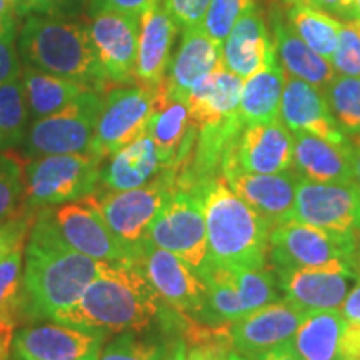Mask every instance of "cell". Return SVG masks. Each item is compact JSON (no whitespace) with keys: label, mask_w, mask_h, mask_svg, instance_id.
Masks as SVG:
<instances>
[{"label":"cell","mask_w":360,"mask_h":360,"mask_svg":"<svg viewBox=\"0 0 360 360\" xmlns=\"http://www.w3.org/2000/svg\"><path fill=\"white\" fill-rule=\"evenodd\" d=\"M22 315L53 321L82 297L107 262L80 254L58 232L52 209L35 214L24 247Z\"/></svg>","instance_id":"cell-1"},{"label":"cell","mask_w":360,"mask_h":360,"mask_svg":"<svg viewBox=\"0 0 360 360\" xmlns=\"http://www.w3.org/2000/svg\"><path fill=\"white\" fill-rule=\"evenodd\" d=\"M162 299L139 264L107 262L82 297L53 322L103 334L146 332L159 317Z\"/></svg>","instance_id":"cell-2"},{"label":"cell","mask_w":360,"mask_h":360,"mask_svg":"<svg viewBox=\"0 0 360 360\" xmlns=\"http://www.w3.org/2000/svg\"><path fill=\"white\" fill-rule=\"evenodd\" d=\"M207 227L209 262L224 267L265 269L270 227L232 191L222 175L197 192Z\"/></svg>","instance_id":"cell-3"},{"label":"cell","mask_w":360,"mask_h":360,"mask_svg":"<svg viewBox=\"0 0 360 360\" xmlns=\"http://www.w3.org/2000/svg\"><path fill=\"white\" fill-rule=\"evenodd\" d=\"M17 51L27 67L103 92L110 87L87 27L79 22L29 13L19 34Z\"/></svg>","instance_id":"cell-4"},{"label":"cell","mask_w":360,"mask_h":360,"mask_svg":"<svg viewBox=\"0 0 360 360\" xmlns=\"http://www.w3.org/2000/svg\"><path fill=\"white\" fill-rule=\"evenodd\" d=\"M102 159L85 154H52L29 159L24 165L25 207L32 212L94 195Z\"/></svg>","instance_id":"cell-5"},{"label":"cell","mask_w":360,"mask_h":360,"mask_svg":"<svg viewBox=\"0 0 360 360\" xmlns=\"http://www.w3.org/2000/svg\"><path fill=\"white\" fill-rule=\"evenodd\" d=\"M103 98V90L89 89L64 109L30 122L20 146L24 155L27 159H35L42 155L85 154L92 150Z\"/></svg>","instance_id":"cell-6"},{"label":"cell","mask_w":360,"mask_h":360,"mask_svg":"<svg viewBox=\"0 0 360 360\" xmlns=\"http://www.w3.org/2000/svg\"><path fill=\"white\" fill-rule=\"evenodd\" d=\"M269 260L272 269L357 262L360 260L359 233L334 232L297 220H285L270 229Z\"/></svg>","instance_id":"cell-7"},{"label":"cell","mask_w":360,"mask_h":360,"mask_svg":"<svg viewBox=\"0 0 360 360\" xmlns=\"http://www.w3.org/2000/svg\"><path fill=\"white\" fill-rule=\"evenodd\" d=\"M52 215L67 244L80 254L110 264L141 262L142 244L130 245L117 237L94 195L58 205Z\"/></svg>","instance_id":"cell-8"},{"label":"cell","mask_w":360,"mask_h":360,"mask_svg":"<svg viewBox=\"0 0 360 360\" xmlns=\"http://www.w3.org/2000/svg\"><path fill=\"white\" fill-rule=\"evenodd\" d=\"M155 102L157 89L137 84L107 89L90 152L105 160L117 150L143 137L155 110Z\"/></svg>","instance_id":"cell-9"},{"label":"cell","mask_w":360,"mask_h":360,"mask_svg":"<svg viewBox=\"0 0 360 360\" xmlns=\"http://www.w3.org/2000/svg\"><path fill=\"white\" fill-rule=\"evenodd\" d=\"M147 238L160 249L179 255L199 272L209 259L202 199L197 192L177 188L147 231Z\"/></svg>","instance_id":"cell-10"},{"label":"cell","mask_w":360,"mask_h":360,"mask_svg":"<svg viewBox=\"0 0 360 360\" xmlns=\"http://www.w3.org/2000/svg\"><path fill=\"white\" fill-rule=\"evenodd\" d=\"M177 172L165 169L146 186L130 191H107L96 197L103 219L112 232L130 245H141L160 209L175 191Z\"/></svg>","instance_id":"cell-11"},{"label":"cell","mask_w":360,"mask_h":360,"mask_svg":"<svg viewBox=\"0 0 360 360\" xmlns=\"http://www.w3.org/2000/svg\"><path fill=\"white\" fill-rule=\"evenodd\" d=\"M139 265L162 302L186 317L209 321L205 283L200 274L179 255L160 249L146 238L142 242Z\"/></svg>","instance_id":"cell-12"},{"label":"cell","mask_w":360,"mask_h":360,"mask_svg":"<svg viewBox=\"0 0 360 360\" xmlns=\"http://www.w3.org/2000/svg\"><path fill=\"white\" fill-rule=\"evenodd\" d=\"M272 270L276 272L283 300L305 312L339 310L360 276V260Z\"/></svg>","instance_id":"cell-13"},{"label":"cell","mask_w":360,"mask_h":360,"mask_svg":"<svg viewBox=\"0 0 360 360\" xmlns=\"http://www.w3.org/2000/svg\"><path fill=\"white\" fill-rule=\"evenodd\" d=\"M290 220L334 232L360 233V184L300 179Z\"/></svg>","instance_id":"cell-14"},{"label":"cell","mask_w":360,"mask_h":360,"mask_svg":"<svg viewBox=\"0 0 360 360\" xmlns=\"http://www.w3.org/2000/svg\"><path fill=\"white\" fill-rule=\"evenodd\" d=\"M139 19L129 13L103 11L90 15L87 30L105 77L112 85H135Z\"/></svg>","instance_id":"cell-15"},{"label":"cell","mask_w":360,"mask_h":360,"mask_svg":"<svg viewBox=\"0 0 360 360\" xmlns=\"http://www.w3.org/2000/svg\"><path fill=\"white\" fill-rule=\"evenodd\" d=\"M292 165L294 137L281 119L244 125L222 160V167H238L249 174H281Z\"/></svg>","instance_id":"cell-16"},{"label":"cell","mask_w":360,"mask_h":360,"mask_svg":"<svg viewBox=\"0 0 360 360\" xmlns=\"http://www.w3.org/2000/svg\"><path fill=\"white\" fill-rule=\"evenodd\" d=\"M105 335L53 321L34 323L15 332L13 350L20 360H98Z\"/></svg>","instance_id":"cell-17"},{"label":"cell","mask_w":360,"mask_h":360,"mask_svg":"<svg viewBox=\"0 0 360 360\" xmlns=\"http://www.w3.org/2000/svg\"><path fill=\"white\" fill-rule=\"evenodd\" d=\"M307 314L283 299L265 305L232 323L229 328L232 350L260 359L270 350L292 342Z\"/></svg>","instance_id":"cell-18"},{"label":"cell","mask_w":360,"mask_h":360,"mask_svg":"<svg viewBox=\"0 0 360 360\" xmlns=\"http://www.w3.org/2000/svg\"><path fill=\"white\" fill-rule=\"evenodd\" d=\"M233 192L254 209L269 227L290 220L294 212L299 174L287 170L281 174H249L236 169L224 174Z\"/></svg>","instance_id":"cell-19"},{"label":"cell","mask_w":360,"mask_h":360,"mask_svg":"<svg viewBox=\"0 0 360 360\" xmlns=\"http://www.w3.org/2000/svg\"><path fill=\"white\" fill-rule=\"evenodd\" d=\"M281 120L290 132H307L337 146L352 141L342 132L322 90L287 75L281 102Z\"/></svg>","instance_id":"cell-20"},{"label":"cell","mask_w":360,"mask_h":360,"mask_svg":"<svg viewBox=\"0 0 360 360\" xmlns=\"http://www.w3.org/2000/svg\"><path fill=\"white\" fill-rule=\"evenodd\" d=\"M278 60L264 12L255 6L247 8L224 40L222 62L240 79H249Z\"/></svg>","instance_id":"cell-21"},{"label":"cell","mask_w":360,"mask_h":360,"mask_svg":"<svg viewBox=\"0 0 360 360\" xmlns=\"http://www.w3.org/2000/svg\"><path fill=\"white\" fill-rule=\"evenodd\" d=\"M222 64V45L204 27L182 30V40L162 82L165 97L186 103L191 90Z\"/></svg>","instance_id":"cell-22"},{"label":"cell","mask_w":360,"mask_h":360,"mask_svg":"<svg viewBox=\"0 0 360 360\" xmlns=\"http://www.w3.org/2000/svg\"><path fill=\"white\" fill-rule=\"evenodd\" d=\"M139 27L135 84L155 90L167 75L179 25L164 4H157L142 12Z\"/></svg>","instance_id":"cell-23"},{"label":"cell","mask_w":360,"mask_h":360,"mask_svg":"<svg viewBox=\"0 0 360 360\" xmlns=\"http://www.w3.org/2000/svg\"><path fill=\"white\" fill-rule=\"evenodd\" d=\"M244 79L237 77L224 64L205 75L188 94L186 105L197 129L227 122L238 115Z\"/></svg>","instance_id":"cell-24"},{"label":"cell","mask_w":360,"mask_h":360,"mask_svg":"<svg viewBox=\"0 0 360 360\" xmlns=\"http://www.w3.org/2000/svg\"><path fill=\"white\" fill-rule=\"evenodd\" d=\"M292 137H294L292 167L300 179L326 184L352 182V143L337 146L307 132H292Z\"/></svg>","instance_id":"cell-25"},{"label":"cell","mask_w":360,"mask_h":360,"mask_svg":"<svg viewBox=\"0 0 360 360\" xmlns=\"http://www.w3.org/2000/svg\"><path fill=\"white\" fill-rule=\"evenodd\" d=\"M270 25L277 58L287 75L304 80L323 92L337 75L330 62L315 53L302 39L297 37L277 8L270 13Z\"/></svg>","instance_id":"cell-26"},{"label":"cell","mask_w":360,"mask_h":360,"mask_svg":"<svg viewBox=\"0 0 360 360\" xmlns=\"http://www.w3.org/2000/svg\"><path fill=\"white\" fill-rule=\"evenodd\" d=\"M165 170L154 141L148 134L117 150L102 164L98 184L107 191H130L146 186Z\"/></svg>","instance_id":"cell-27"},{"label":"cell","mask_w":360,"mask_h":360,"mask_svg":"<svg viewBox=\"0 0 360 360\" xmlns=\"http://www.w3.org/2000/svg\"><path fill=\"white\" fill-rule=\"evenodd\" d=\"M287 72L278 60L245 79L238 103V117L242 124L274 122L281 119V102Z\"/></svg>","instance_id":"cell-28"},{"label":"cell","mask_w":360,"mask_h":360,"mask_svg":"<svg viewBox=\"0 0 360 360\" xmlns=\"http://www.w3.org/2000/svg\"><path fill=\"white\" fill-rule=\"evenodd\" d=\"M347 322L340 310L309 312L297 328L292 349L300 360H340V340Z\"/></svg>","instance_id":"cell-29"},{"label":"cell","mask_w":360,"mask_h":360,"mask_svg":"<svg viewBox=\"0 0 360 360\" xmlns=\"http://www.w3.org/2000/svg\"><path fill=\"white\" fill-rule=\"evenodd\" d=\"M191 129L192 120L186 103L165 97L160 85L157 89L155 110L148 122L147 134L154 141L165 169H174Z\"/></svg>","instance_id":"cell-30"},{"label":"cell","mask_w":360,"mask_h":360,"mask_svg":"<svg viewBox=\"0 0 360 360\" xmlns=\"http://www.w3.org/2000/svg\"><path fill=\"white\" fill-rule=\"evenodd\" d=\"M20 79L24 84L30 122L64 109L89 89H94L75 80L45 74L42 70L27 65H22Z\"/></svg>","instance_id":"cell-31"},{"label":"cell","mask_w":360,"mask_h":360,"mask_svg":"<svg viewBox=\"0 0 360 360\" xmlns=\"http://www.w3.org/2000/svg\"><path fill=\"white\" fill-rule=\"evenodd\" d=\"M285 22L315 53L332 60L339 44L342 20L304 2L287 4Z\"/></svg>","instance_id":"cell-32"},{"label":"cell","mask_w":360,"mask_h":360,"mask_svg":"<svg viewBox=\"0 0 360 360\" xmlns=\"http://www.w3.org/2000/svg\"><path fill=\"white\" fill-rule=\"evenodd\" d=\"M30 125L22 79L0 85V152H11L24 142Z\"/></svg>","instance_id":"cell-33"},{"label":"cell","mask_w":360,"mask_h":360,"mask_svg":"<svg viewBox=\"0 0 360 360\" xmlns=\"http://www.w3.org/2000/svg\"><path fill=\"white\" fill-rule=\"evenodd\" d=\"M232 281L244 305L245 314L249 315L265 305L281 300V287H278L276 272L265 269L252 267H229Z\"/></svg>","instance_id":"cell-34"},{"label":"cell","mask_w":360,"mask_h":360,"mask_svg":"<svg viewBox=\"0 0 360 360\" xmlns=\"http://www.w3.org/2000/svg\"><path fill=\"white\" fill-rule=\"evenodd\" d=\"M337 124L347 137L360 135V77L337 74L323 90Z\"/></svg>","instance_id":"cell-35"},{"label":"cell","mask_w":360,"mask_h":360,"mask_svg":"<svg viewBox=\"0 0 360 360\" xmlns=\"http://www.w3.org/2000/svg\"><path fill=\"white\" fill-rule=\"evenodd\" d=\"M141 332H120L102 345L98 360H164L172 344L141 337Z\"/></svg>","instance_id":"cell-36"},{"label":"cell","mask_w":360,"mask_h":360,"mask_svg":"<svg viewBox=\"0 0 360 360\" xmlns=\"http://www.w3.org/2000/svg\"><path fill=\"white\" fill-rule=\"evenodd\" d=\"M25 207L24 165L11 152H0V220L15 217Z\"/></svg>","instance_id":"cell-37"},{"label":"cell","mask_w":360,"mask_h":360,"mask_svg":"<svg viewBox=\"0 0 360 360\" xmlns=\"http://www.w3.org/2000/svg\"><path fill=\"white\" fill-rule=\"evenodd\" d=\"M24 247L0 262V314L22 315Z\"/></svg>","instance_id":"cell-38"},{"label":"cell","mask_w":360,"mask_h":360,"mask_svg":"<svg viewBox=\"0 0 360 360\" xmlns=\"http://www.w3.org/2000/svg\"><path fill=\"white\" fill-rule=\"evenodd\" d=\"M254 4V0H210L202 27L215 42L224 45V40L231 34L236 22Z\"/></svg>","instance_id":"cell-39"},{"label":"cell","mask_w":360,"mask_h":360,"mask_svg":"<svg viewBox=\"0 0 360 360\" xmlns=\"http://www.w3.org/2000/svg\"><path fill=\"white\" fill-rule=\"evenodd\" d=\"M330 65L339 75L360 77V20H345L340 24L339 44Z\"/></svg>","instance_id":"cell-40"},{"label":"cell","mask_w":360,"mask_h":360,"mask_svg":"<svg viewBox=\"0 0 360 360\" xmlns=\"http://www.w3.org/2000/svg\"><path fill=\"white\" fill-rule=\"evenodd\" d=\"M35 214L37 212L24 210V212L15 215V217L0 220V262L7 259L12 252L25 247Z\"/></svg>","instance_id":"cell-41"},{"label":"cell","mask_w":360,"mask_h":360,"mask_svg":"<svg viewBox=\"0 0 360 360\" xmlns=\"http://www.w3.org/2000/svg\"><path fill=\"white\" fill-rule=\"evenodd\" d=\"M229 328H220L204 340L192 342L191 347L186 349L184 360H229V354L232 352Z\"/></svg>","instance_id":"cell-42"},{"label":"cell","mask_w":360,"mask_h":360,"mask_svg":"<svg viewBox=\"0 0 360 360\" xmlns=\"http://www.w3.org/2000/svg\"><path fill=\"white\" fill-rule=\"evenodd\" d=\"M164 6L177 22L179 29L186 30L202 27L210 0H165Z\"/></svg>","instance_id":"cell-43"},{"label":"cell","mask_w":360,"mask_h":360,"mask_svg":"<svg viewBox=\"0 0 360 360\" xmlns=\"http://www.w3.org/2000/svg\"><path fill=\"white\" fill-rule=\"evenodd\" d=\"M17 30L0 35V85L20 79L22 60L17 51Z\"/></svg>","instance_id":"cell-44"},{"label":"cell","mask_w":360,"mask_h":360,"mask_svg":"<svg viewBox=\"0 0 360 360\" xmlns=\"http://www.w3.org/2000/svg\"><path fill=\"white\" fill-rule=\"evenodd\" d=\"M160 4V0H92L90 2V15L103 11H114L141 17L142 12L152 6Z\"/></svg>","instance_id":"cell-45"},{"label":"cell","mask_w":360,"mask_h":360,"mask_svg":"<svg viewBox=\"0 0 360 360\" xmlns=\"http://www.w3.org/2000/svg\"><path fill=\"white\" fill-rule=\"evenodd\" d=\"M283 4H292V2H304L309 4L315 8H321V11L327 13H334L342 19L355 20L357 19V11H355V0H282Z\"/></svg>","instance_id":"cell-46"},{"label":"cell","mask_w":360,"mask_h":360,"mask_svg":"<svg viewBox=\"0 0 360 360\" xmlns=\"http://www.w3.org/2000/svg\"><path fill=\"white\" fill-rule=\"evenodd\" d=\"M17 321V314H0V360H8L11 357Z\"/></svg>","instance_id":"cell-47"},{"label":"cell","mask_w":360,"mask_h":360,"mask_svg":"<svg viewBox=\"0 0 360 360\" xmlns=\"http://www.w3.org/2000/svg\"><path fill=\"white\" fill-rule=\"evenodd\" d=\"M340 314L349 326H360V276L340 305Z\"/></svg>","instance_id":"cell-48"},{"label":"cell","mask_w":360,"mask_h":360,"mask_svg":"<svg viewBox=\"0 0 360 360\" xmlns=\"http://www.w3.org/2000/svg\"><path fill=\"white\" fill-rule=\"evenodd\" d=\"M340 360H360V326L345 327L340 340Z\"/></svg>","instance_id":"cell-49"},{"label":"cell","mask_w":360,"mask_h":360,"mask_svg":"<svg viewBox=\"0 0 360 360\" xmlns=\"http://www.w3.org/2000/svg\"><path fill=\"white\" fill-rule=\"evenodd\" d=\"M80 0H34V12L40 15L62 17V13L79 6Z\"/></svg>","instance_id":"cell-50"},{"label":"cell","mask_w":360,"mask_h":360,"mask_svg":"<svg viewBox=\"0 0 360 360\" xmlns=\"http://www.w3.org/2000/svg\"><path fill=\"white\" fill-rule=\"evenodd\" d=\"M17 17L19 13L8 0H0V35L17 30Z\"/></svg>","instance_id":"cell-51"},{"label":"cell","mask_w":360,"mask_h":360,"mask_svg":"<svg viewBox=\"0 0 360 360\" xmlns=\"http://www.w3.org/2000/svg\"><path fill=\"white\" fill-rule=\"evenodd\" d=\"M259 360H300V357L295 354V350L292 349V344L289 342V344L270 350V352L262 355Z\"/></svg>","instance_id":"cell-52"},{"label":"cell","mask_w":360,"mask_h":360,"mask_svg":"<svg viewBox=\"0 0 360 360\" xmlns=\"http://www.w3.org/2000/svg\"><path fill=\"white\" fill-rule=\"evenodd\" d=\"M352 165H354V180L360 184V135L352 137Z\"/></svg>","instance_id":"cell-53"},{"label":"cell","mask_w":360,"mask_h":360,"mask_svg":"<svg viewBox=\"0 0 360 360\" xmlns=\"http://www.w3.org/2000/svg\"><path fill=\"white\" fill-rule=\"evenodd\" d=\"M186 349L187 344L184 340H177L174 342L172 347H170L167 357L164 360H184V355H186Z\"/></svg>","instance_id":"cell-54"},{"label":"cell","mask_w":360,"mask_h":360,"mask_svg":"<svg viewBox=\"0 0 360 360\" xmlns=\"http://www.w3.org/2000/svg\"><path fill=\"white\" fill-rule=\"evenodd\" d=\"M12 7L19 15H25V13L34 12V0H8Z\"/></svg>","instance_id":"cell-55"},{"label":"cell","mask_w":360,"mask_h":360,"mask_svg":"<svg viewBox=\"0 0 360 360\" xmlns=\"http://www.w3.org/2000/svg\"><path fill=\"white\" fill-rule=\"evenodd\" d=\"M229 360H259V359H254V357H247V355H242V354H237V352H232L229 354Z\"/></svg>","instance_id":"cell-56"},{"label":"cell","mask_w":360,"mask_h":360,"mask_svg":"<svg viewBox=\"0 0 360 360\" xmlns=\"http://www.w3.org/2000/svg\"><path fill=\"white\" fill-rule=\"evenodd\" d=\"M355 11H357V20H360V0H355Z\"/></svg>","instance_id":"cell-57"}]
</instances>
